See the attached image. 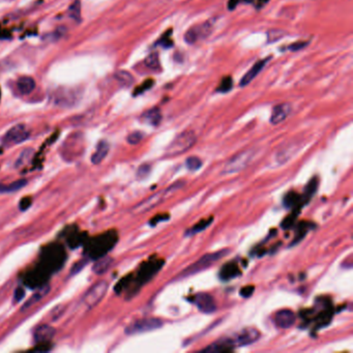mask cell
<instances>
[{"label": "cell", "instance_id": "5", "mask_svg": "<svg viewBox=\"0 0 353 353\" xmlns=\"http://www.w3.org/2000/svg\"><path fill=\"white\" fill-rule=\"evenodd\" d=\"M163 326V322L157 318H146L133 322L126 328V334L128 336L139 335L144 333H149L155 330H159Z\"/></svg>", "mask_w": 353, "mask_h": 353}, {"label": "cell", "instance_id": "7", "mask_svg": "<svg viewBox=\"0 0 353 353\" xmlns=\"http://www.w3.org/2000/svg\"><path fill=\"white\" fill-rule=\"evenodd\" d=\"M30 136V132L24 125H17L11 128L2 139L4 145L11 146L15 144H20L24 141H26Z\"/></svg>", "mask_w": 353, "mask_h": 353}, {"label": "cell", "instance_id": "29", "mask_svg": "<svg viewBox=\"0 0 353 353\" xmlns=\"http://www.w3.org/2000/svg\"><path fill=\"white\" fill-rule=\"evenodd\" d=\"M143 137H144V135H143V133H142V132H138V131H136V132H133V133H131L130 135L128 136L127 140H128V142H129L130 144H132V145H136V144H138V143H140V142L142 141Z\"/></svg>", "mask_w": 353, "mask_h": 353}, {"label": "cell", "instance_id": "31", "mask_svg": "<svg viewBox=\"0 0 353 353\" xmlns=\"http://www.w3.org/2000/svg\"><path fill=\"white\" fill-rule=\"evenodd\" d=\"M150 170H151V167L150 165L148 164H143L139 167L138 169V171H137V177L139 179H143L145 177H147L150 173Z\"/></svg>", "mask_w": 353, "mask_h": 353}, {"label": "cell", "instance_id": "15", "mask_svg": "<svg viewBox=\"0 0 353 353\" xmlns=\"http://www.w3.org/2000/svg\"><path fill=\"white\" fill-rule=\"evenodd\" d=\"M235 344L232 339H222L217 340L216 342L211 344L209 347L203 349L205 352H223V351H230L234 349Z\"/></svg>", "mask_w": 353, "mask_h": 353}, {"label": "cell", "instance_id": "22", "mask_svg": "<svg viewBox=\"0 0 353 353\" xmlns=\"http://www.w3.org/2000/svg\"><path fill=\"white\" fill-rule=\"evenodd\" d=\"M296 153V149L294 145L288 146V147L283 148L281 151L278 152L276 155V162L280 165L285 164L289 160H291V157Z\"/></svg>", "mask_w": 353, "mask_h": 353}, {"label": "cell", "instance_id": "14", "mask_svg": "<svg viewBox=\"0 0 353 353\" xmlns=\"http://www.w3.org/2000/svg\"><path fill=\"white\" fill-rule=\"evenodd\" d=\"M56 334L55 328H53L51 325L48 324H43L40 325L39 327H36V330L33 334V339L36 343H42V342H47V341L51 340Z\"/></svg>", "mask_w": 353, "mask_h": 353}, {"label": "cell", "instance_id": "33", "mask_svg": "<svg viewBox=\"0 0 353 353\" xmlns=\"http://www.w3.org/2000/svg\"><path fill=\"white\" fill-rule=\"evenodd\" d=\"M87 263H88L87 260H81V261H79L78 263H76L74 266H72V269H71V276H75V275L79 274V273L84 269V267L87 265Z\"/></svg>", "mask_w": 353, "mask_h": 353}, {"label": "cell", "instance_id": "20", "mask_svg": "<svg viewBox=\"0 0 353 353\" xmlns=\"http://www.w3.org/2000/svg\"><path fill=\"white\" fill-rule=\"evenodd\" d=\"M17 88L22 94H29L35 88V82L31 77H21L17 82Z\"/></svg>", "mask_w": 353, "mask_h": 353}, {"label": "cell", "instance_id": "18", "mask_svg": "<svg viewBox=\"0 0 353 353\" xmlns=\"http://www.w3.org/2000/svg\"><path fill=\"white\" fill-rule=\"evenodd\" d=\"M49 291H50V286L49 285H46L41 289H39L25 303H24L23 307L21 308V312H25L28 309H30L33 305H35L36 302H39L43 297H45L48 294Z\"/></svg>", "mask_w": 353, "mask_h": 353}, {"label": "cell", "instance_id": "36", "mask_svg": "<svg viewBox=\"0 0 353 353\" xmlns=\"http://www.w3.org/2000/svg\"><path fill=\"white\" fill-rule=\"evenodd\" d=\"M305 46H306V44H303L302 42H298V43H295V44H293V45L289 46L288 49H289V50H291V51H298V50H300V49H302Z\"/></svg>", "mask_w": 353, "mask_h": 353}, {"label": "cell", "instance_id": "10", "mask_svg": "<svg viewBox=\"0 0 353 353\" xmlns=\"http://www.w3.org/2000/svg\"><path fill=\"white\" fill-rule=\"evenodd\" d=\"M166 196L165 192H159L154 195H152L151 197L145 199L144 201L140 202L135 209H134V212L136 213H143L145 212H148L150 210H152L155 206L159 205L163 200L164 197Z\"/></svg>", "mask_w": 353, "mask_h": 353}, {"label": "cell", "instance_id": "30", "mask_svg": "<svg viewBox=\"0 0 353 353\" xmlns=\"http://www.w3.org/2000/svg\"><path fill=\"white\" fill-rule=\"evenodd\" d=\"M232 79H231V77H226L224 78L220 85H218V88H217V91H221V92H226V91H229L231 88H232Z\"/></svg>", "mask_w": 353, "mask_h": 353}, {"label": "cell", "instance_id": "11", "mask_svg": "<svg viewBox=\"0 0 353 353\" xmlns=\"http://www.w3.org/2000/svg\"><path fill=\"white\" fill-rule=\"evenodd\" d=\"M292 111V106L289 103H282L274 107L272 116H271V124L279 125L290 115Z\"/></svg>", "mask_w": 353, "mask_h": 353}, {"label": "cell", "instance_id": "13", "mask_svg": "<svg viewBox=\"0 0 353 353\" xmlns=\"http://www.w3.org/2000/svg\"><path fill=\"white\" fill-rule=\"evenodd\" d=\"M295 322V314L291 310H281L275 316V323L279 328L287 330Z\"/></svg>", "mask_w": 353, "mask_h": 353}, {"label": "cell", "instance_id": "2", "mask_svg": "<svg viewBox=\"0 0 353 353\" xmlns=\"http://www.w3.org/2000/svg\"><path fill=\"white\" fill-rule=\"evenodd\" d=\"M197 138L193 131H185L177 135L166 148L167 155H177L186 152L196 142Z\"/></svg>", "mask_w": 353, "mask_h": 353}, {"label": "cell", "instance_id": "21", "mask_svg": "<svg viewBox=\"0 0 353 353\" xmlns=\"http://www.w3.org/2000/svg\"><path fill=\"white\" fill-rule=\"evenodd\" d=\"M26 185H27V180L25 179H19L10 182V184L7 185H0V194L15 193L17 191L22 190Z\"/></svg>", "mask_w": 353, "mask_h": 353}, {"label": "cell", "instance_id": "23", "mask_svg": "<svg viewBox=\"0 0 353 353\" xmlns=\"http://www.w3.org/2000/svg\"><path fill=\"white\" fill-rule=\"evenodd\" d=\"M115 79L121 84L124 85V86H131V85L134 83V78L133 76L130 74V72L126 71H118L115 74Z\"/></svg>", "mask_w": 353, "mask_h": 353}, {"label": "cell", "instance_id": "38", "mask_svg": "<svg viewBox=\"0 0 353 353\" xmlns=\"http://www.w3.org/2000/svg\"><path fill=\"white\" fill-rule=\"evenodd\" d=\"M1 2H6V1H13V0H0Z\"/></svg>", "mask_w": 353, "mask_h": 353}, {"label": "cell", "instance_id": "3", "mask_svg": "<svg viewBox=\"0 0 353 353\" xmlns=\"http://www.w3.org/2000/svg\"><path fill=\"white\" fill-rule=\"evenodd\" d=\"M255 155V150L254 149H247L243 150L236 155H234L232 159H230L227 164L225 165L222 174L223 175H230V174H235L240 171H242L245 169L252 159Z\"/></svg>", "mask_w": 353, "mask_h": 353}, {"label": "cell", "instance_id": "12", "mask_svg": "<svg viewBox=\"0 0 353 353\" xmlns=\"http://www.w3.org/2000/svg\"><path fill=\"white\" fill-rule=\"evenodd\" d=\"M270 59H271V57L258 60V62L248 71V72H246L245 76L242 77V79L240 80V86L241 87L247 86L248 84H250L255 78H256L259 75V72L264 69L266 64L270 62Z\"/></svg>", "mask_w": 353, "mask_h": 353}, {"label": "cell", "instance_id": "4", "mask_svg": "<svg viewBox=\"0 0 353 353\" xmlns=\"http://www.w3.org/2000/svg\"><path fill=\"white\" fill-rule=\"evenodd\" d=\"M108 283L106 281H99L92 285L83 296V303L88 309L94 308L96 305H99L101 300L105 297L107 290H108Z\"/></svg>", "mask_w": 353, "mask_h": 353}, {"label": "cell", "instance_id": "35", "mask_svg": "<svg viewBox=\"0 0 353 353\" xmlns=\"http://www.w3.org/2000/svg\"><path fill=\"white\" fill-rule=\"evenodd\" d=\"M24 295H25V291H24V289L17 288L15 291V294H14V301L19 302L24 297Z\"/></svg>", "mask_w": 353, "mask_h": 353}, {"label": "cell", "instance_id": "25", "mask_svg": "<svg viewBox=\"0 0 353 353\" xmlns=\"http://www.w3.org/2000/svg\"><path fill=\"white\" fill-rule=\"evenodd\" d=\"M145 65L148 69L160 70L161 65H160L159 55H157V53H152L147 58H146L145 59Z\"/></svg>", "mask_w": 353, "mask_h": 353}, {"label": "cell", "instance_id": "1", "mask_svg": "<svg viewBox=\"0 0 353 353\" xmlns=\"http://www.w3.org/2000/svg\"><path fill=\"white\" fill-rule=\"evenodd\" d=\"M228 253H229V250L224 249V250L217 251L214 253L206 254V255H204V256H202L199 260H197L196 262H194L193 264L188 266L187 269L178 276V278L185 279V278H188V277H191L194 275H197V274L205 271L206 269H209V267L213 265L218 260H221L222 258L227 256Z\"/></svg>", "mask_w": 353, "mask_h": 353}, {"label": "cell", "instance_id": "26", "mask_svg": "<svg viewBox=\"0 0 353 353\" xmlns=\"http://www.w3.org/2000/svg\"><path fill=\"white\" fill-rule=\"evenodd\" d=\"M186 165L190 171H197L202 167V161L198 156H189L186 161Z\"/></svg>", "mask_w": 353, "mask_h": 353}, {"label": "cell", "instance_id": "17", "mask_svg": "<svg viewBox=\"0 0 353 353\" xmlns=\"http://www.w3.org/2000/svg\"><path fill=\"white\" fill-rule=\"evenodd\" d=\"M141 118L144 123L153 127H157L162 121V113L159 108H152L150 110L144 112Z\"/></svg>", "mask_w": 353, "mask_h": 353}, {"label": "cell", "instance_id": "28", "mask_svg": "<svg viewBox=\"0 0 353 353\" xmlns=\"http://www.w3.org/2000/svg\"><path fill=\"white\" fill-rule=\"evenodd\" d=\"M237 267L234 264H228L226 266H224V269L222 270V278L224 279H232L233 277H235L238 272H237Z\"/></svg>", "mask_w": 353, "mask_h": 353}, {"label": "cell", "instance_id": "34", "mask_svg": "<svg viewBox=\"0 0 353 353\" xmlns=\"http://www.w3.org/2000/svg\"><path fill=\"white\" fill-rule=\"evenodd\" d=\"M184 185H185V181H177V182H174V184H173L172 186H170V187H169L166 191H164V192H165L166 195H169V194H171V193H173V192L179 190Z\"/></svg>", "mask_w": 353, "mask_h": 353}, {"label": "cell", "instance_id": "37", "mask_svg": "<svg viewBox=\"0 0 353 353\" xmlns=\"http://www.w3.org/2000/svg\"><path fill=\"white\" fill-rule=\"evenodd\" d=\"M253 291H254L253 287H246V288H243L240 291V293L242 294V296H250L252 294Z\"/></svg>", "mask_w": 353, "mask_h": 353}, {"label": "cell", "instance_id": "9", "mask_svg": "<svg viewBox=\"0 0 353 353\" xmlns=\"http://www.w3.org/2000/svg\"><path fill=\"white\" fill-rule=\"evenodd\" d=\"M260 338V333L256 328L249 327L241 331L236 338L233 340L235 346H248L258 341Z\"/></svg>", "mask_w": 353, "mask_h": 353}, {"label": "cell", "instance_id": "16", "mask_svg": "<svg viewBox=\"0 0 353 353\" xmlns=\"http://www.w3.org/2000/svg\"><path fill=\"white\" fill-rule=\"evenodd\" d=\"M109 149H110V146H109V143L107 141L103 140V141L99 142V144H97V146H96V149H95L94 153L91 156V163L94 165L101 164L105 160V157L107 156Z\"/></svg>", "mask_w": 353, "mask_h": 353}, {"label": "cell", "instance_id": "8", "mask_svg": "<svg viewBox=\"0 0 353 353\" xmlns=\"http://www.w3.org/2000/svg\"><path fill=\"white\" fill-rule=\"evenodd\" d=\"M193 303L204 314H212L216 310V303L209 293H197L193 296Z\"/></svg>", "mask_w": 353, "mask_h": 353}, {"label": "cell", "instance_id": "24", "mask_svg": "<svg viewBox=\"0 0 353 353\" xmlns=\"http://www.w3.org/2000/svg\"><path fill=\"white\" fill-rule=\"evenodd\" d=\"M32 154H33V150L31 148H27L25 150H23L15 163V167L22 168L23 166H25L31 160Z\"/></svg>", "mask_w": 353, "mask_h": 353}, {"label": "cell", "instance_id": "27", "mask_svg": "<svg viewBox=\"0 0 353 353\" xmlns=\"http://www.w3.org/2000/svg\"><path fill=\"white\" fill-rule=\"evenodd\" d=\"M69 16L76 21H80L81 18V3L79 0L72 3L69 9Z\"/></svg>", "mask_w": 353, "mask_h": 353}, {"label": "cell", "instance_id": "32", "mask_svg": "<svg viewBox=\"0 0 353 353\" xmlns=\"http://www.w3.org/2000/svg\"><path fill=\"white\" fill-rule=\"evenodd\" d=\"M212 222V218H211V220H209V221H202V222H200L198 225H196V226H194L193 228H192V230H191V233H197V232H200V231H202V230H204L205 228H208L210 225H211V223Z\"/></svg>", "mask_w": 353, "mask_h": 353}, {"label": "cell", "instance_id": "19", "mask_svg": "<svg viewBox=\"0 0 353 353\" xmlns=\"http://www.w3.org/2000/svg\"><path fill=\"white\" fill-rule=\"evenodd\" d=\"M112 264H113V259L109 256H105V257L97 259L94 262V264L92 266V271L96 275H104L109 271V269H110V267L112 266Z\"/></svg>", "mask_w": 353, "mask_h": 353}, {"label": "cell", "instance_id": "6", "mask_svg": "<svg viewBox=\"0 0 353 353\" xmlns=\"http://www.w3.org/2000/svg\"><path fill=\"white\" fill-rule=\"evenodd\" d=\"M212 25L210 22L197 24V25H194L185 33V41L190 45L198 43L208 38L212 32Z\"/></svg>", "mask_w": 353, "mask_h": 353}]
</instances>
